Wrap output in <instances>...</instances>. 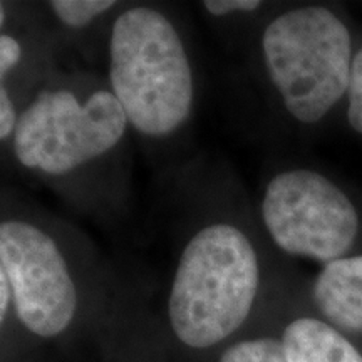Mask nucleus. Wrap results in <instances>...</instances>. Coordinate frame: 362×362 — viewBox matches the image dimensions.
Listing matches in <instances>:
<instances>
[{
  "label": "nucleus",
  "mask_w": 362,
  "mask_h": 362,
  "mask_svg": "<svg viewBox=\"0 0 362 362\" xmlns=\"http://www.w3.org/2000/svg\"><path fill=\"white\" fill-rule=\"evenodd\" d=\"M264 285L253 233L228 216L205 220L181 247L166 298L173 337L192 351L232 339L250 319Z\"/></svg>",
  "instance_id": "f257e3e1"
},
{
  "label": "nucleus",
  "mask_w": 362,
  "mask_h": 362,
  "mask_svg": "<svg viewBox=\"0 0 362 362\" xmlns=\"http://www.w3.org/2000/svg\"><path fill=\"white\" fill-rule=\"evenodd\" d=\"M129 128L107 83L49 79L22 107L11 144L19 166L66 189L115 163Z\"/></svg>",
  "instance_id": "f03ea898"
},
{
  "label": "nucleus",
  "mask_w": 362,
  "mask_h": 362,
  "mask_svg": "<svg viewBox=\"0 0 362 362\" xmlns=\"http://www.w3.org/2000/svg\"><path fill=\"white\" fill-rule=\"evenodd\" d=\"M99 262L88 242L62 220L4 198L0 270L13 293V315L40 341L74 327L84 285Z\"/></svg>",
  "instance_id": "7ed1b4c3"
},
{
  "label": "nucleus",
  "mask_w": 362,
  "mask_h": 362,
  "mask_svg": "<svg viewBox=\"0 0 362 362\" xmlns=\"http://www.w3.org/2000/svg\"><path fill=\"white\" fill-rule=\"evenodd\" d=\"M107 84L143 138L165 141L188 124L197 99L194 69L168 13L153 6L119 11L107 37Z\"/></svg>",
  "instance_id": "20e7f679"
},
{
  "label": "nucleus",
  "mask_w": 362,
  "mask_h": 362,
  "mask_svg": "<svg viewBox=\"0 0 362 362\" xmlns=\"http://www.w3.org/2000/svg\"><path fill=\"white\" fill-rule=\"evenodd\" d=\"M267 79L287 115L315 124L347 94L352 39L327 7H296L275 16L260 35Z\"/></svg>",
  "instance_id": "39448f33"
},
{
  "label": "nucleus",
  "mask_w": 362,
  "mask_h": 362,
  "mask_svg": "<svg viewBox=\"0 0 362 362\" xmlns=\"http://www.w3.org/2000/svg\"><path fill=\"white\" fill-rule=\"evenodd\" d=\"M265 233L280 252L327 265L344 259L359 235L349 194L310 168L277 171L260 200Z\"/></svg>",
  "instance_id": "423d86ee"
},
{
  "label": "nucleus",
  "mask_w": 362,
  "mask_h": 362,
  "mask_svg": "<svg viewBox=\"0 0 362 362\" xmlns=\"http://www.w3.org/2000/svg\"><path fill=\"white\" fill-rule=\"evenodd\" d=\"M312 300L324 322L342 334H362V255L324 265L312 285Z\"/></svg>",
  "instance_id": "0eeeda50"
},
{
  "label": "nucleus",
  "mask_w": 362,
  "mask_h": 362,
  "mask_svg": "<svg viewBox=\"0 0 362 362\" xmlns=\"http://www.w3.org/2000/svg\"><path fill=\"white\" fill-rule=\"evenodd\" d=\"M291 362H362V354L341 330L317 317H298L282 332Z\"/></svg>",
  "instance_id": "6e6552de"
},
{
  "label": "nucleus",
  "mask_w": 362,
  "mask_h": 362,
  "mask_svg": "<svg viewBox=\"0 0 362 362\" xmlns=\"http://www.w3.org/2000/svg\"><path fill=\"white\" fill-rule=\"evenodd\" d=\"M116 7L117 2L115 0H52V2H47V8L52 12L54 19L66 30H72V33L88 29Z\"/></svg>",
  "instance_id": "1a4fd4ad"
},
{
  "label": "nucleus",
  "mask_w": 362,
  "mask_h": 362,
  "mask_svg": "<svg viewBox=\"0 0 362 362\" xmlns=\"http://www.w3.org/2000/svg\"><path fill=\"white\" fill-rule=\"evenodd\" d=\"M216 362H291L282 337L255 336L226 346Z\"/></svg>",
  "instance_id": "9d476101"
},
{
  "label": "nucleus",
  "mask_w": 362,
  "mask_h": 362,
  "mask_svg": "<svg viewBox=\"0 0 362 362\" xmlns=\"http://www.w3.org/2000/svg\"><path fill=\"white\" fill-rule=\"evenodd\" d=\"M25 61V44L19 34L11 29L0 33V84L8 83L12 76L19 74L22 62Z\"/></svg>",
  "instance_id": "9b49d317"
},
{
  "label": "nucleus",
  "mask_w": 362,
  "mask_h": 362,
  "mask_svg": "<svg viewBox=\"0 0 362 362\" xmlns=\"http://www.w3.org/2000/svg\"><path fill=\"white\" fill-rule=\"evenodd\" d=\"M347 121L356 133L362 134V47L354 54L349 88H347Z\"/></svg>",
  "instance_id": "f8f14e48"
},
{
  "label": "nucleus",
  "mask_w": 362,
  "mask_h": 362,
  "mask_svg": "<svg viewBox=\"0 0 362 362\" xmlns=\"http://www.w3.org/2000/svg\"><path fill=\"white\" fill-rule=\"evenodd\" d=\"M203 11L214 19H223L232 16H250L264 8L260 0H205L202 2Z\"/></svg>",
  "instance_id": "ddd939ff"
},
{
  "label": "nucleus",
  "mask_w": 362,
  "mask_h": 362,
  "mask_svg": "<svg viewBox=\"0 0 362 362\" xmlns=\"http://www.w3.org/2000/svg\"><path fill=\"white\" fill-rule=\"evenodd\" d=\"M21 112L19 101L13 98L12 90L7 86L0 84V139L2 143H12L17 126H19Z\"/></svg>",
  "instance_id": "4468645a"
}]
</instances>
